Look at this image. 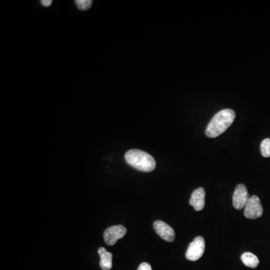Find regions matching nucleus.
<instances>
[{"mask_svg": "<svg viewBox=\"0 0 270 270\" xmlns=\"http://www.w3.org/2000/svg\"><path fill=\"white\" fill-rule=\"evenodd\" d=\"M98 252L101 257V268L103 270H111L112 267H113V264H112L113 254L110 252H107L106 249L103 247L98 249Z\"/></svg>", "mask_w": 270, "mask_h": 270, "instance_id": "obj_9", "label": "nucleus"}, {"mask_svg": "<svg viewBox=\"0 0 270 270\" xmlns=\"http://www.w3.org/2000/svg\"><path fill=\"white\" fill-rule=\"evenodd\" d=\"M153 227L156 234L164 240L171 242L175 239L174 230L164 221H159V220L155 221Z\"/></svg>", "mask_w": 270, "mask_h": 270, "instance_id": "obj_7", "label": "nucleus"}, {"mask_svg": "<svg viewBox=\"0 0 270 270\" xmlns=\"http://www.w3.org/2000/svg\"><path fill=\"white\" fill-rule=\"evenodd\" d=\"M205 196L206 192L204 188H198L194 191L189 200V204L193 206L196 211L203 210L205 206Z\"/></svg>", "mask_w": 270, "mask_h": 270, "instance_id": "obj_8", "label": "nucleus"}, {"mask_svg": "<svg viewBox=\"0 0 270 270\" xmlns=\"http://www.w3.org/2000/svg\"><path fill=\"white\" fill-rule=\"evenodd\" d=\"M236 113L231 109H224L215 115L206 130V135L210 138L222 134L234 123Z\"/></svg>", "mask_w": 270, "mask_h": 270, "instance_id": "obj_1", "label": "nucleus"}, {"mask_svg": "<svg viewBox=\"0 0 270 270\" xmlns=\"http://www.w3.org/2000/svg\"><path fill=\"white\" fill-rule=\"evenodd\" d=\"M264 210L260 198L256 195L250 197L244 209V216L249 219H256L263 216Z\"/></svg>", "mask_w": 270, "mask_h": 270, "instance_id": "obj_3", "label": "nucleus"}, {"mask_svg": "<svg viewBox=\"0 0 270 270\" xmlns=\"http://www.w3.org/2000/svg\"><path fill=\"white\" fill-rule=\"evenodd\" d=\"M250 198L247 188L243 184H239L236 187L233 196V205L236 210H241L245 209Z\"/></svg>", "mask_w": 270, "mask_h": 270, "instance_id": "obj_6", "label": "nucleus"}, {"mask_svg": "<svg viewBox=\"0 0 270 270\" xmlns=\"http://www.w3.org/2000/svg\"><path fill=\"white\" fill-rule=\"evenodd\" d=\"M41 5L45 7H49L53 3L52 0H41Z\"/></svg>", "mask_w": 270, "mask_h": 270, "instance_id": "obj_14", "label": "nucleus"}, {"mask_svg": "<svg viewBox=\"0 0 270 270\" xmlns=\"http://www.w3.org/2000/svg\"><path fill=\"white\" fill-rule=\"evenodd\" d=\"M260 152L264 157H270V138H267L260 144Z\"/></svg>", "mask_w": 270, "mask_h": 270, "instance_id": "obj_11", "label": "nucleus"}, {"mask_svg": "<svg viewBox=\"0 0 270 270\" xmlns=\"http://www.w3.org/2000/svg\"><path fill=\"white\" fill-rule=\"evenodd\" d=\"M204 251V239L202 236H197L188 246L185 257L188 260L196 261L203 256Z\"/></svg>", "mask_w": 270, "mask_h": 270, "instance_id": "obj_4", "label": "nucleus"}, {"mask_svg": "<svg viewBox=\"0 0 270 270\" xmlns=\"http://www.w3.org/2000/svg\"><path fill=\"white\" fill-rule=\"evenodd\" d=\"M76 5L78 7L80 10L87 11L92 6V0H76Z\"/></svg>", "mask_w": 270, "mask_h": 270, "instance_id": "obj_12", "label": "nucleus"}, {"mask_svg": "<svg viewBox=\"0 0 270 270\" xmlns=\"http://www.w3.org/2000/svg\"><path fill=\"white\" fill-rule=\"evenodd\" d=\"M126 162L131 167L142 172H151L156 167L154 158L144 151L131 149L125 155Z\"/></svg>", "mask_w": 270, "mask_h": 270, "instance_id": "obj_2", "label": "nucleus"}, {"mask_svg": "<svg viewBox=\"0 0 270 270\" xmlns=\"http://www.w3.org/2000/svg\"><path fill=\"white\" fill-rule=\"evenodd\" d=\"M241 260L242 263L246 266V267H250V268L254 269L259 265V259L257 256L252 254L251 252H245L241 256Z\"/></svg>", "mask_w": 270, "mask_h": 270, "instance_id": "obj_10", "label": "nucleus"}, {"mask_svg": "<svg viewBox=\"0 0 270 270\" xmlns=\"http://www.w3.org/2000/svg\"><path fill=\"white\" fill-rule=\"evenodd\" d=\"M127 229L123 225H114L105 230L104 239L108 246H113L119 239L124 237Z\"/></svg>", "mask_w": 270, "mask_h": 270, "instance_id": "obj_5", "label": "nucleus"}, {"mask_svg": "<svg viewBox=\"0 0 270 270\" xmlns=\"http://www.w3.org/2000/svg\"><path fill=\"white\" fill-rule=\"evenodd\" d=\"M138 270H152V267L148 263H142L138 267Z\"/></svg>", "mask_w": 270, "mask_h": 270, "instance_id": "obj_13", "label": "nucleus"}]
</instances>
